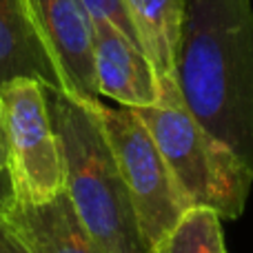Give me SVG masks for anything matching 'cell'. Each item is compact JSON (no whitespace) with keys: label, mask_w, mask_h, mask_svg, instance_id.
<instances>
[{"label":"cell","mask_w":253,"mask_h":253,"mask_svg":"<svg viewBox=\"0 0 253 253\" xmlns=\"http://www.w3.org/2000/svg\"><path fill=\"white\" fill-rule=\"evenodd\" d=\"M0 253H4V249H2V233H0Z\"/></svg>","instance_id":"15"},{"label":"cell","mask_w":253,"mask_h":253,"mask_svg":"<svg viewBox=\"0 0 253 253\" xmlns=\"http://www.w3.org/2000/svg\"><path fill=\"white\" fill-rule=\"evenodd\" d=\"M42 91L62 147L65 191L87 231L105 253H153L89 100L44 84Z\"/></svg>","instance_id":"2"},{"label":"cell","mask_w":253,"mask_h":253,"mask_svg":"<svg viewBox=\"0 0 253 253\" xmlns=\"http://www.w3.org/2000/svg\"><path fill=\"white\" fill-rule=\"evenodd\" d=\"M129 189L140 229L156 251L191 209L151 131L131 107L89 100Z\"/></svg>","instance_id":"4"},{"label":"cell","mask_w":253,"mask_h":253,"mask_svg":"<svg viewBox=\"0 0 253 253\" xmlns=\"http://www.w3.org/2000/svg\"><path fill=\"white\" fill-rule=\"evenodd\" d=\"M0 123L7 147L9 196L40 205L65 191L62 147L49 118L42 84L13 80L0 89Z\"/></svg>","instance_id":"5"},{"label":"cell","mask_w":253,"mask_h":253,"mask_svg":"<svg viewBox=\"0 0 253 253\" xmlns=\"http://www.w3.org/2000/svg\"><path fill=\"white\" fill-rule=\"evenodd\" d=\"M62 89V80L38 36L27 0H0V89L13 80Z\"/></svg>","instance_id":"10"},{"label":"cell","mask_w":253,"mask_h":253,"mask_svg":"<svg viewBox=\"0 0 253 253\" xmlns=\"http://www.w3.org/2000/svg\"><path fill=\"white\" fill-rule=\"evenodd\" d=\"M34 25L62 80V91L100 100L93 58V25L80 0H27Z\"/></svg>","instance_id":"6"},{"label":"cell","mask_w":253,"mask_h":253,"mask_svg":"<svg viewBox=\"0 0 253 253\" xmlns=\"http://www.w3.org/2000/svg\"><path fill=\"white\" fill-rule=\"evenodd\" d=\"M80 4L84 7V11H87V16L91 18V20L109 22V25H114L123 36H126L131 42L140 47L138 34H135V27H133V22H131L129 11H126L125 0H80Z\"/></svg>","instance_id":"12"},{"label":"cell","mask_w":253,"mask_h":253,"mask_svg":"<svg viewBox=\"0 0 253 253\" xmlns=\"http://www.w3.org/2000/svg\"><path fill=\"white\" fill-rule=\"evenodd\" d=\"M175 80L189 114L253 171L251 0H184Z\"/></svg>","instance_id":"1"},{"label":"cell","mask_w":253,"mask_h":253,"mask_svg":"<svg viewBox=\"0 0 253 253\" xmlns=\"http://www.w3.org/2000/svg\"><path fill=\"white\" fill-rule=\"evenodd\" d=\"M0 229L25 253H105L74 209L67 191L40 205L0 196Z\"/></svg>","instance_id":"7"},{"label":"cell","mask_w":253,"mask_h":253,"mask_svg":"<svg viewBox=\"0 0 253 253\" xmlns=\"http://www.w3.org/2000/svg\"><path fill=\"white\" fill-rule=\"evenodd\" d=\"M91 25L100 96L131 109L160 105V89L142 49L109 22L91 20Z\"/></svg>","instance_id":"8"},{"label":"cell","mask_w":253,"mask_h":253,"mask_svg":"<svg viewBox=\"0 0 253 253\" xmlns=\"http://www.w3.org/2000/svg\"><path fill=\"white\" fill-rule=\"evenodd\" d=\"M151 131L191 207L238 220L251 193L253 171L189 114L184 102L133 109Z\"/></svg>","instance_id":"3"},{"label":"cell","mask_w":253,"mask_h":253,"mask_svg":"<svg viewBox=\"0 0 253 253\" xmlns=\"http://www.w3.org/2000/svg\"><path fill=\"white\" fill-rule=\"evenodd\" d=\"M7 171V147H4V133H2V123H0V173Z\"/></svg>","instance_id":"13"},{"label":"cell","mask_w":253,"mask_h":253,"mask_svg":"<svg viewBox=\"0 0 253 253\" xmlns=\"http://www.w3.org/2000/svg\"><path fill=\"white\" fill-rule=\"evenodd\" d=\"M0 233H2V229H0ZM2 249H4V253H25V251L20 249V247L13 245V242L9 240V238L4 236V233H2Z\"/></svg>","instance_id":"14"},{"label":"cell","mask_w":253,"mask_h":253,"mask_svg":"<svg viewBox=\"0 0 253 253\" xmlns=\"http://www.w3.org/2000/svg\"><path fill=\"white\" fill-rule=\"evenodd\" d=\"M142 53L156 76L160 105L182 102L175 80V53L184 22V0H125Z\"/></svg>","instance_id":"9"},{"label":"cell","mask_w":253,"mask_h":253,"mask_svg":"<svg viewBox=\"0 0 253 253\" xmlns=\"http://www.w3.org/2000/svg\"><path fill=\"white\" fill-rule=\"evenodd\" d=\"M153 253H227L220 215L213 209L191 207Z\"/></svg>","instance_id":"11"}]
</instances>
